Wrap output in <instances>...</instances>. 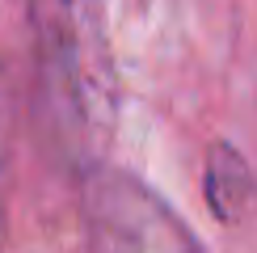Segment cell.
<instances>
[{
	"mask_svg": "<svg viewBox=\"0 0 257 253\" xmlns=\"http://www.w3.org/2000/svg\"><path fill=\"white\" fill-rule=\"evenodd\" d=\"M93 228L101 245L126 249H198V236L135 177L110 173L97 186Z\"/></svg>",
	"mask_w": 257,
	"mask_h": 253,
	"instance_id": "cell-1",
	"label": "cell"
},
{
	"mask_svg": "<svg viewBox=\"0 0 257 253\" xmlns=\"http://www.w3.org/2000/svg\"><path fill=\"white\" fill-rule=\"evenodd\" d=\"M253 198L257 190H253V173L244 165V156L232 144H215L207 152V207L215 211V219L228 228L244 224L253 211Z\"/></svg>",
	"mask_w": 257,
	"mask_h": 253,
	"instance_id": "cell-2",
	"label": "cell"
},
{
	"mask_svg": "<svg viewBox=\"0 0 257 253\" xmlns=\"http://www.w3.org/2000/svg\"><path fill=\"white\" fill-rule=\"evenodd\" d=\"M5 169H9V110H5V89H0V190H5Z\"/></svg>",
	"mask_w": 257,
	"mask_h": 253,
	"instance_id": "cell-3",
	"label": "cell"
}]
</instances>
